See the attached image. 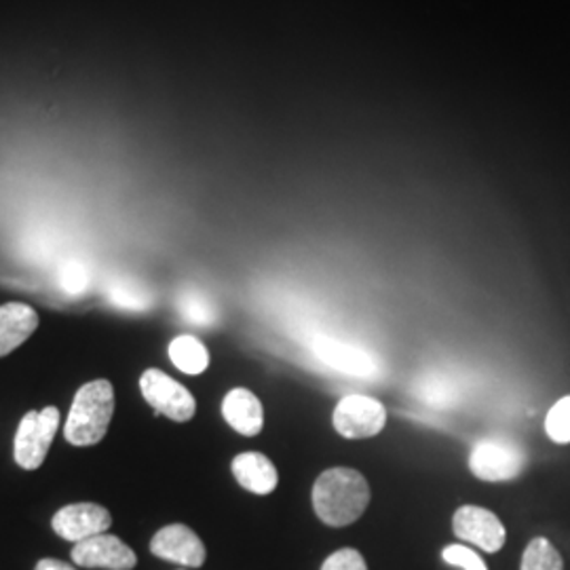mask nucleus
<instances>
[{"instance_id": "19", "label": "nucleus", "mask_w": 570, "mask_h": 570, "mask_svg": "<svg viewBox=\"0 0 570 570\" xmlns=\"http://www.w3.org/2000/svg\"><path fill=\"white\" fill-rule=\"evenodd\" d=\"M322 570H367V567L360 551L346 548V550L334 551L324 562Z\"/></svg>"}, {"instance_id": "4", "label": "nucleus", "mask_w": 570, "mask_h": 570, "mask_svg": "<svg viewBox=\"0 0 570 570\" xmlns=\"http://www.w3.org/2000/svg\"><path fill=\"white\" fill-rule=\"evenodd\" d=\"M524 468L527 452L510 440L501 438L478 442L469 456L471 473L484 482H508L518 478Z\"/></svg>"}, {"instance_id": "7", "label": "nucleus", "mask_w": 570, "mask_h": 570, "mask_svg": "<svg viewBox=\"0 0 570 570\" xmlns=\"http://www.w3.org/2000/svg\"><path fill=\"white\" fill-rule=\"evenodd\" d=\"M70 558L82 569L131 570L138 564L134 550L108 532L75 543Z\"/></svg>"}, {"instance_id": "20", "label": "nucleus", "mask_w": 570, "mask_h": 570, "mask_svg": "<svg viewBox=\"0 0 570 570\" xmlns=\"http://www.w3.org/2000/svg\"><path fill=\"white\" fill-rule=\"evenodd\" d=\"M35 570H77L72 569L70 564H66V562H61V560H53V558H45L41 560L39 564H37V569Z\"/></svg>"}, {"instance_id": "11", "label": "nucleus", "mask_w": 570, "mask_h": 570, "mask_svg": "<svg viewBox=\"0 0 570 570\" xmlns=\"http://www.w3.org/2000/svg\"><path fill=\"white\" fill-rule=\"evenodd\" d=\"M313 353L322 364L348 376L370 379L376 372V362L372 360V355H367L362 346L351 345V343L324 336L313 343Z\"/></svg>"}, {"instance_id": "12", "label": "nucleus", "mask_w": 570, "mask_h": 570, "mask_svg": "<svg viewBox=\"0 0 570 570\" xmlns=\"http://www.w3.org/2000/svg\"><path fill=\"white\" fill-rule=\"evenodd\" d=\"M223 416L237 433L254 438L265 425V410L261 400L247 389H233L223 402Z\"/></svg>"}, {"instance_id": "13", "label": "nucleus", "mask_w": 570, "mask_h": 570, "mask_svg": "<svg viewBox=\"0 0 570 570\" xmlns=\"http://www.w3.org/2000/svg\"><path fill=\"white\" fill-rule=\"evenodd\" d=\"M39 327V315L30 305L7 303L0 306V357L13 353Z\"/></svg>"}, {"instance_id": "17", "label": "nucleus", "mask_w": 570, "mask_h": 570, "mask_svg": "<svg viewBox=\"0 0 570 570\" xmlns=\"http://www.w3.org/2000/svg\"><path fill=\"white\" fill-rule=\"evenodd\" d=\"M546 433L556 444H570V395L550 407L546 416Z\"/></svg>"}, {"instance_id": "14", "label": "nucleus", "mask_w": 570, "mask_h": 570, "mask_svg": "<svg viewBox=\"0 0 570 570\" xmlns=\"http://www.w3.org/2000/svg\"><path fill=\"white\" fill-rule=\"evenodd\" d=\"M233 475L245 490L254 494H271L277 489L279 475L271 459L261 452H244L233 459Z\"/></svg>"}, {"instance_id": "6", "label": "nucleus", "mask_w": 570, "mask_h": 570, "mask_svg": "<svg viewBox=\"0 0 570 570\" xmlns=\"http://www.w3.org/2000/svg\"><path fill=\"white\" fill-rule=\"evenodd\" d=\"M387 423L385 406L362 393H351L334 407V429L346 440H364L379 435Z\"/></svg>"}, {"instance_id": "8", "label": "nucleus", "mask_w": 570, "mask_h": 570, "mask_svg": "<svg viewBox=\"0 0 570 570\" xmlns=\"http://www.w3.org/2000/svg\"><path fill=\"white\" fill-rule=\"evenodd\" d=\"M452 530L461 541L489 553L501 550L508 537L503 522L492 511L475 505L456 510L452 518Z\"/></svg>"}, {"instance_id": "15", "label": "nucleus", "mask_w": 570, "mask_h": 570, "mask_svg": "<svg viewBox=\"0 0 570 570\" xmlns=\"http://www.w3.org/2000/svg\"><path fill=\"white\" fill-rule=\"evenodd\" d=\"M169 360L180 372L190 374V376L202 374L209 366L207 346L199 338L190 336V334H183V336L171 341V345H169Z\"/></svg>"}, {"instance_id": "9", "label": "nucleus", "mask_w": 570, "mask_h": 570, "mask_svg": "<svg viewBox=\"0 0 570 570\" xmlns=\"http://www.w3.org/2000/svg\"><path fill=\"white\" fill-rule=\"evenodd\" d=\"M110 524H112V515L106 508L96 503L66 505L51 520V527L61 539L72 543H81L85 539L104 534L110 529Z\"/></svg>"}, {"instance_id": "18", "label": "nucleus", "mask_w": 570, "mask_h": 570, "mask_svg": "<svg viewBox=\"0 0 570 570\" xmlns=\"http://www.w3.org/2000/svg\"><path fill=\"white\" fill-rule=\"evenodd\" d=\"M444 562H449L450 567L463 570H489L487 562L482 560V556L475 550H471L468 546L454 543L442 551Z\"/></svg>"}, {"instance_id": "2", "label": "nucleus", "mask_w": 570, "mask_h": 570, "mask_svg": "<svg viewBox=\"0 0 570 570\" xmlns=\"http://www.w3.org/2000/svg\"><path fill=\"white\" fill-rule=\"evenodd\" d=\"M112 414L115 389L110 381H91L77 391L63 435L72 446H94L108 433Z\"/></svg>"}, {"instance_id": "10", "label": "nucleus", "mask_w": 570, "mask_h": 570, "mask_svg": "<svg viewBox=\"0 0 570 570\" xmlns=\"http://www.w3.org/2000/svg\"><path fill=\"white\" fill-rule=\"evenodd\" d=\"M150 551L161 560L176 562L188 569L204 567L207 556L204 541L197 537L195 530L184 524H169L159 530L150 541Z\"/></svg>"}, {"instance_id": "3", "label": "nucleus", "mask_w": 570, "mask_h": 570, "mask_svg": "<svg viewBox=\"0 0 570 570\" xmlns=\"http://www.w3.org/2000/svg\"><path fill=\"white\" fill-rule=\"evenodd\" d=\"M60 428V410L53 406L42 407L39 412H28L21 419L20 428L16 433V463L21 469L41 468Z\"/></svg>"}, {"instance_id": "5", "label": "nucleus", "mask_w": 570, "mask_h": 570, "mask_svg": "<svg viewBox=\"0 0 570 570\" xmlns=\"http://www.w3.org/2000/svg\"><path fill=\"white\" fill-rule=\"evenodd\" d=\"M140 391L144 400L155 407V412L176 423L190 421L197 412V402L193 393L161 370H146L140 379Z\"/></svg>"}, {"instance_id": "16", "label": "nucleus", "mask_w": 570, "mask_h": 570, "mask_svg": "<svg viewBox=\"0 0 570 570\" xmlns=\"http://www.w3.org/2000/svg\"><path fill=\"white\" fill-rule=\"evenodd\" d=\"M520 570H564V564L550 541L537 537L527 546Z\"/></svg>"}, {"instance_id": "1", "label": "nucleus", "mask_w": 570, "mask_h": 570, "mask_svg": "<svg viewBox=\"0 0 570 570\" xmlns=\"http://www.w3.org/2000/svg\"><path fill=\"white\" fill-rule=\"evenodd\" d=\"M367 503L370 487L355 469H327L313 487V510L327 527L353 524L364 515Z\"/></svg>"}]
</instances>
